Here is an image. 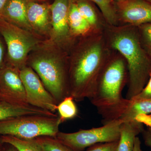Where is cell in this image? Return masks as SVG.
Masks as SVG:
<instances>
[{
	"label": "cell",
	"instance_id": "cell-20",
	"mask_svg": "<svg viewBox=\"0 0 151 151\" xmlns=\"http://www.w3.org/2000/svg\"><path fill=\"white\" fill-rule=\"evenodd\" d=\"M94 3L100 9L107 24L111 25H119L115 3L113 0H88Z\"/></svg>",
	"mask_w": 151,
	"mask_h": 151
},
{
	"label": "cell",
	"instance_id": "cell-8",
	"mask_svg": "<svg viewBox=\"0 0 151 151\" xmlns=\"http://www.w3.org/2000/svg\"><path fill=\"white\" fill-rule=\"evenodd\" d=\"M69 0H54L50 5L51 29L49 44L69 51L76 38L70 32L68 20Z\"/></svg>",
	"mask_w": 151,
	"mask_h": 151
},
{
	"label": "cell",
	"instance_id": "cell-6",
	"mask_svg": "<svg viewBox=\"0 0 151 151\" xmlns=\"http://www.w3.org/2000/svg\"><path fill=\"white\" fill-rule=\"evenodd\" d=\"M0 35L6 45V64L20 70L27 65L29 52L39 46L33 33L0 18Z\"/></svg>",
	"mask_w": 151,
	"mask_h": 151
},
{
	"label": "cell",
	"instance_id": "cell-32",
	"mask_svg": "<svg viewBox=\"0 0 151 151\" xmlns=\"http://www.w3.org/2000/svg\"><path fill=\"white\" fill-rule=\"evenodd\" d=\"M3 150L1 146V145H0V151H2Z\"/></svg>",
	"mask_w": 151,
	"mask_h": 151
},
{
	"label": "cell",
	"instance_id": "cell-12",
	"mask_svg": "<svg viewBox=\"0 0 151 151\" xmlns=\"http://www.w3.org/2000/svg\"><path fill=\"white\" fill-rule=\"evenodd\" d=\"M27 14L34 33L49 37L51 29L50 5L27 0Z\"/></svg>",
	"mask_w": 151,
	"mask_h": 151
},
{
	"label": "cell",
	"instance_id": "cell-1",
	"mask_svg": "<svg viewBox=\"0 0 151 151\" xmlns=\"http://www.w3.org/2000/svg\"><path fill=\"white\" fill-rule=\"evenodd\" d=\"M68 58L70 96L77 102L94 94L103 68L113 53L102 31L77 38Z\"/></svg>",
	"mask_w": 151,
	"mask_h": 151
},
{
	"label": "cell",
	"instance_id": "cell-34",
	"mask_svg": "<svg viewBox=\"0 0 151 151\" xmlns=\"http://www.w3.org/2000/svg\"><path fill=\"white\" fill-rule=\"evenodd\" d=\"M113 1H114L116 2L117 1H119V0H113Z\"/></svg>",
	"mask_w": 151,
	"mask_h": 151
},
{
	"label": "cell",
	"instance_id": "cell-4",
	"mask_svg": "<svg viewBox=\"0 0 151 151\" xmlns=\"http://www.w3.org/2000/svg\"><path fill=\"white\" fill-rule=\"evenodd\" d=\"M38 47L29 55L27 65L35 71L58 104L70 96L68 58L57 52L51 45Z\"/></svg>",
	"mask_w": 151,
	"mask_h": 151
},
{
	"label": "cell",
	"instance_id": "cell-19",
	"mask_svg": "<svg viewBox=\"0 0 151 151\" xmlns=\"http://www.w3.org/2000/svg\"><path fill=\"white\" fill-rule=\"evenodd\" d=\"M0 143L12 146L18 151H45L35 139H24L10 136H1Z\"/></svg>",
	"mask_w": 151,
	"mask_h": 151
},
{
	"label": "cell",
	"instance_id": "cell-25",
	"mask_svg": "<svg viewBox=\"0 0 151 151\" xmlns=\"http://www.w3.org/2000/svg\"><path fill=\"white\" fill-rule=\"evenodd\" d=\"M149 99H151V74L145 86L137 95L133 97L131 100H143Z\"/></svg>",
	"mask_w": 151,
	"mask_h": 151
},
{
	"label": "cell",
	"instance_id": "cell-28",
	"mask_svg": "<svg viewBox=\"0 0 151 151\" xmlns=\"http://www.w3.org/2000/svg\"><path fill=\"white\" fill-rule=\"evenodd\" d=\"M142 133L145 144L151 148V129L147 128V129L143 130Z\"/></svg>",
	"mask_w": 151,
	"mask_h": 151
},
{
	"label": "cell",
	"instance_id": "cell-2",
	"mask_svg": "<svg viewBox=\"0 0 151 151\" xmlns=\"http://www.w3.org/2000/svg\"><path fill=\"white\" fill-rule=\"evenodd\" d=\"M103 34L112 50L127 62L128 88L126 98L131 100L147 83L151 74V58L143 48L137 27L131 25H105Z\"/></svg>",
	"mask_w": 151,
	"mask_h": 151
},
{
	"label": "cell",
	"instance_id": "cell-23",
	"mask_svg": "<svg viewBox=\"0 0 151 151\" xmlns=\"http://www.w3.org/2000/svg\"><path fill=\"white\" fill-rule=\"evenodd\" d=\"M143 48L151 58V23L137 27Z\"/></svg>",
	"mask_w": 151,
	"mask_h": 151
},
{
	"label": "cell",
	"instance_id": "cell-11",
	"mask_svg": "<svg viewBox=\"0 0 151 151\" xmlns=\"http://www.w3.org/2000/svg\"><path fill=\"white\" fill-rule=\"evenodd\" d=\"M115 3L119 25L138 27L151 23V4L145 0H119Z\"/></svg>",
	"mask_w": 151,
	"mask_h": 151
},
{
	"label": "cell",
	"instance_id": "cell-16",
	"mask_svg": "<svg viewBox=\"0 0 151 151\" xmlns=\"http://www.w3.org/2000/svg\"><path fill=\"white\" fill-rule=\"evenodd\" d=\"M144 130L143 124L135 120L122 123L118 151H134L135 139Z\"/></svg>",
	"mask_w": 151,
	"mask_h": 151
},
{
	"label": "cell",
	"instance_id": "cell-3",
	"mask_svg": "<svg viewBox=\"0 0 151 151\" xmlns=\"http://www.w3.org/2000/svg\"><path fill=\"white\" fill-rule=\"evenodd\" d=\"M128 82L127 62L122 55L113 50L89 99L102 117L103 125L119 120L127 110L130 100L123 97L122 92Z\"/></svg>",
	"mask_w": 151,
	"mask_h": 151
},
{
	"label": "cell",
	"instance_id": "cell-13",
	"mask_svg": "<svg viewBox=\"0 0 151 151\" xmlns=\"http://www.w3.org/2000/svg\"><path fill=\"white\" fill-rule=\"evenodd\" d=\"M27 0H9L0 18L34 33L27 18Z\"/></svg>",
	"mask_w": 151,
	"mask_h": 151
},
{
	"label": "cell",
	"instance_id": "cell-7",
	"mask_svg": "<svg viewBox=\"0 0 151 151\" xmlns=\"http://www.w3.org/2000/svg\"><path fill=\"white\" fill-rule=\"evenodd\" d=\"M122 123L119 119L101 127L74 133L59 132L55 138L73 151H82L99 143L119 141Z\"/></svg>",
	"mask_w": 151,
	"mask_h": 151
},
{
	"label": "cell",
	"instance_id": "cell-31",
	"mask_svg": "<svg viewBox=\"0 0 151 151\" xmlns=\"http://www.w3.org/2000/svg\"><path fill=\"white\" fill-rule=\"evenodd\" d=\"M2 151H18L14 147L10 145L8 148L3 150Z\"/></svg>",
	"mask_w": 151,
	"mask_h": 151
},
{
	"label": "cell",
	"instance_id": "cell-10",
	"mask_svg": "<svg viewBox=\"0 0 151 151\" xmlns=\"http://www.w3.org/2000/svg\"><path fill=\"white\" fill-rule=\"evenodd\" d=\"M0 100L17 105H29L19 70L7 64L0 69Z\"/></svg>",
	"mask_w": 151,
	"mask_h": 151
},
{
	"label": "cell",
	"instance_id": "cell-17",
	"mask_svg": "<svg viewBox=\"0 0 151 151\" xmlns=\"http://www.w3.org/2000/svg\"><path fill=\"white\" fill-rule=\"evenodd\" d=\"M79 12L94 31H103L107 23L102 14L97 12L88 0H74Z\"/></svg>",
	"mask_w": 151,
	"mask_h": 151
},
{
	"label": "cell",
	"instance_id": "cell-29",
	"mask_svg": "<svg viewBox=\"0 0 151 151\" xmlns=\"http://www.w3.org/2000/svg\"><path fill=\"white\" fill-rule=\"evenodd\" d=\"M142 151L141 147V142L139 138L138 137H136L135 140L134 146V151Z\"/></svg>",
	"mask_w": 151,
	"mask_h": 151
},
{
	"label": "cell",
	"instance_id": "cell-14",
	"mask_svg": "<svg viewBox=\"0 0 151 151\" xmlns=\"http://www.w3.org/2000/svg\"><path fill=\"white\" fill-rule=\"evenodd\" d=\"M31 115L58 116L54 113L30 105H17L0 100V121L17 116Z\"/></svg>",
	"mask_w": 151,
	"mask_h": 151
},
{
	"label": "cell",
	"instance_id": "cell-18",
	"mask_svg": "<svg viewBox=\"0 0 151 151\" xmlns=\"http://www.w3.org/2000/svg\"><path fill=\"white\" fill-rule=\"evenodd\" d=\"M151 99L130 100L129 106L119 120L123 123L134 121L136 116L142 114H151Z\"/></svg>",
	"mask_w": 151,
	"mask_h": 151
},
{
	"label": "cell",
	"instance_id": "cell-26",
	"mask_svg": "<svg viewBox=\"0 0 151 151\" xmlns=\"http://www.w3.org/2000/svg\"><path fill=\"white\" fill-rule=\"evenodd\" d=\"M135 120L143 125L145 124L147 128L151 129V113L138 115L136 116Z\"/></svg>",
	"mask_w": 151,
	"mask_h": 151
},
{
	"label": "cell",
	"instance_id": "cell-9",
	"mask_svg": "<svg viewBox=\"0 0 151 151\" xmlns=\"http://www.w3.org/2000/svg\"><path fill=\"white\" fill-rule=\"evenodd\" d=\"M19 73L24 86L28 104L55 113L58 104L35 71L27 65L19 70Z\"/></svg>",
	"mask_w": 151,
	"mask_h": 151
},
{
	"label": "cell",
	"instance_id": "cell-5",
	"mask_svg": "<svg viewBox=\"0 0 151 151\" xmlns=\"http://www.w3.org/2000/svg\"><path fill=\"white\" fill-rule=\"evenodd\" d=\"M62 123L59 116L24 115L0 121V135L32 139L40 137H55Z\"/></svg>",
	"mask_w": 151,
	"mask_h": 151
},
{
	"label": "cell",
	"instance_id": "cell-22",
	"mask_svg": "<svg viewBox=\"0 0 151 151\" xmlns=\"http://www.w3.org/2000/svg\"><path fill=\"white\" fill-rule=\"evenodd\" d=\"M35 139L45 151H73L54 137L43 136Z\"/></svg>",
	"mask_w": 151,
	"mask_h": 151
},
{
	"label": "cell",
	"instance_id": "cell-27",
	"mask_svg": "<svg viewBox=\"0 0 151 151\" xmlns=\"http://www.w3.org/2000/svg\"><path fill=\"white\" fill-rule=\"evenodd\" d=\"M6 50L2 40L0 37V69L6 65Z\"/></svg>",
	"mask_w": 151,
	"mask_h": 151
},
{
	"label": "cell",
	"instance_id": "cell-24",
	"mask_svg": "<svg viewBox=\"0 0 151 151\" xmlns=\"http://www.w3.org/2000/svg\"><path fill=\"white\" fill-rule=\"evenodd\" d=\"M119 141L99 143L89 147L86 151H118Z\"/></svg>",
	"mask_w": 151,
	"mask_h": 151
},
{
	"label": "cell",
	"instance_id": "cell-35",
	"mask_svg": "<svg viewBox=\"0 0 151 151\" xmlns=\"http://www.w3.org/2000/svg\"><path fill=\"white\" fill-rule=\"evenodd\" d=\"M37 1H44V0H37Z\"/></svg>",
	"mask_w": 151,
	"mask_h": 151
},
{
	"label": "cell",
	"instance_id": "cell-30",
	"mask_svg": "<svg viewBox=\"0 0 151 151\" xmlns=\"http://www.w3.org/2000/svg\"><path fill=\"white\" fill-rule=\"evenodd\" d=\"M9 0H0V17Z\"/></svg>",
	"mask_w": 151,
	"mask_h": 151
},
{
	"label": "cell",
	"instance_id": "cell-15",
	"mask_svg": "<svg viewBox=\"0 0 151 151\" xmlns=\"http://www.w3.org/2000/svg\"><path fill=\"white\" fill-rule=\"evenodd\" d=\"M68 20L71 35L76 39L94 32L79 12L74 0H69Z\"/></svg>",
	"mask_w": 151,
	"mask_h": 151
},
{
	"label": "cell",
	"instance_id": "cell-21",
	"mask_svg": "<svg viewBox=\"0 0 151 151\" xmlns=\"http://www.w3.org/2000/svg\"><path fill=\"white\" fill-rule=\"evenodd\" d=\"M71 96L65 97L58 105L57 111L61 122L73 119L77 116L78 109Z\"/></svg>",
	"mask_w": 151,
	"mask_h": 151
},
{
	"label": "cell",
	"instance_id": "cell-33",
	"mask_svg": "<svg viewBox=\"0 0 151 151\" xmlns=\"http://www.w3.org/2000/svg\"><path fill=\"white\" fill-rule=\"evenodd\" d=\"M147 1L149 3H150L151 4V0H145Z\"/></svg>",
	"mask_w": 151,
	"mask_h": 151
}]
</instances>
